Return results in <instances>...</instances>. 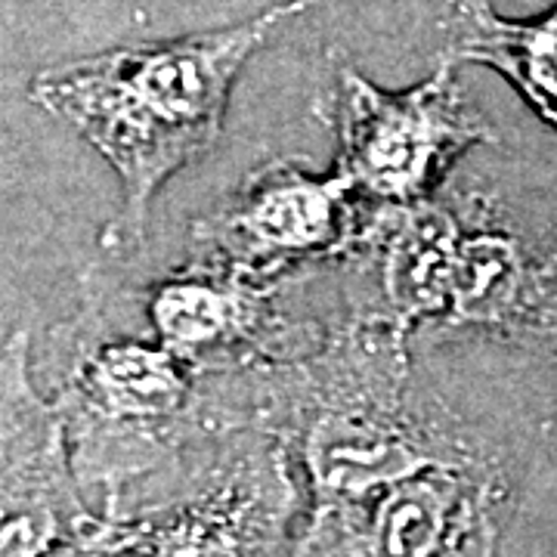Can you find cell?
Here are the masks:
<instances>
[{"instance_id": "cell-10", "label": "cell", "mask_w": 557, "mask_h": 557, "mask_svg": "<svg viewBox=\"0 0 557 557\" xmlns=\"http://www.w3.org/2000/svg\"><path fill=\"white\" fill-rule=\"evenodd\" d=\"M458 248L449 310L434 338H483L557 354V236L478 193H456Z\"/></svg>"}, {"instance_id": "cell-3", "label": "cell", "mask_w": 557, "mask_h": 557, "mask_svg": "<svg viewBox=\"0 0 557 557\" xmlns=\"http://www.w3.org/2000/svg\"><path fill=\"white\" fill-rule=\"evenodd\" d=\"M258 369L205 375L196 437L119 515H102L90 555H295L307 486Z\"/></svg>"}, {"instance_id": "cell-6", "label": "cell", "mask_w": 557, "mask_h": 557, "mask_svg": "<svg viewBox=\"0 0 557 557\" xmlns=\"http://www.w3.org/2000/svg\"><path fill=\"white\" fill-rule=\"evenodd\" d=\"M366 199L338 168L325 177L295 159L255 168L239 186L189 226L186 258L260 282L341 263L357 236Z\"/></svg>"}, {"instance_id": "cell-9", "label": "cell", "mask_w": 557, "mask_h": 557, "mask_svg": "<svg viewBox=\"0 0 557 557\" xmlns=\"http://www.w3.org/2000/svg\"><path fill=\"white\" fill-rule=\"evenodd\" d=\"M285 282H260L208 263H186L131 292L156 338L199 375L276 366L313 354L332 329L282 310Z\"/></svg>"}, {"instance_id": "cell-7", "label": "cell", "mask_w": 557, "mask_h": 557, "mask_svg": "<svg viewBox=\"0 0 557 557\" xmlns=\"http://www.w3.org/2000/svg\"><path fill=\"white\" fill-rule=\"evenodd\" d=\"M515 498L496 458L440 461L350 511L304 523L295 555H490Z\"/></svg>"}, {"instance_id": "cell-11", "label": "cell", "mask_w": 557, "mask_h": 557, "mask_svg": "<svg viewBox=\"0 0 557 557\" xmlns=\"http://www.w3.org/2000/svg\"><path fill=\"white\" fill-rule=\"evenodd\" d=\"M453 62L493 69L557 131V0L539 16H498L490 0H456Z\"/></svg>"}, {"instance_id": "cell-8", "label": "cell", "mask_w": 557, "mask_h": 557, "mask_svg": "<svg viewBox=\"0 0 557 557\" xmlns=\"http://www.w3.org/2000/svg\"><path fill=\"white\" fill-rule=\"evenodd\" d=\"M100 523L60 409L32 375V335L16 329L0 347V555H90Z\"/></svg>"}, {"instance_id": "cell-1", "label": "cell", "mask_w": 557, "mask_h": 557, "mask_svg": "<svg viewBox=\"0 0 557 557\" xmlns=\"http://www.w3.org/2000/svg\"><path fill=\"white\" fill-rule=\"evenodd\" d=\"M307 7L282 0L236 25L121 44L32 78L28 100L69 124L119 177V211L102 230L112 258L137 255L161 186L218 146L245 65Z\"/></svg>"}, {"instance_id": "cell-5", "label": "cell", "mask_w": 557, "mask_h": 557, "mask_svg": "<svg viewBox=\"0 0 557 557\" xmlns=\"http://www.w3.org/2000/svg\"><path fill=\"white\" fill-rule=\"evenodd\" d=\"M325 119L341 143L338 168L366 201L412 205L434 199L468 149L496 143L456 78V62H440L431 78L384 90L354 65L335 69Z\"/></svg>"}, {"instance_id": "cell-2", "label": "cell", "mask_w": 557, "mask_h": 557, "mask_svg": "<svg viewBox=\"0 0 557 557\" xmlns=\"http://www.w3.org/2000/svg\"><path fill=\"white\" fill-rule=\"evenodd\" d=\"M260 384L298 456L304 523L350 511L431 465L480 456L418 409L409 338L384 325L344 317L313 354L263 366Z\"/></svg>"}, {"instance_id": "cell-4", "label": "cell", "mask_w": 557, "mask_h": 557, "mask_svg": "<svg viewBox=\"0 0 557 557\" xmlns=\"http://www.w3.org/2000/svg\"><path fill=\"white\" fill-rule=\"evenodd\" d=\"M53 403L87 502L112 518L159 480L199 431L205 375L149 329L121 322L115 295L94 292L50 338Z\"/></svg>"}]
</instances>
